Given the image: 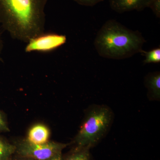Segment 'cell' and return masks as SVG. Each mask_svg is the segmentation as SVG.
I'll return each mask as SVG.
<instances>
[{
  "mask_svg": "<svg viewBox=\"0 0 160 160\" xmlns=\"http://www.w3.org/2000/svg\"><path fill=\"white\" fill-rule=\"evenodd\" d=\"M67 38L64 35L45 32L30 40L25 47L26 52H47L54 51L65 44Z\"/></svg>",
  "mask_w": 160,
  "mask_h": 160,
  "instance_id": "obj_5",
  "label": "cell"
},
{
  "mask_svg": "<svg viewBox=\"0 0 160 160\" xmlns=\"http://www.w3.org/2000/svg\"><path fill=\"white\" fill-rule=\"evenodd\" d=\"M145 84L148 90V96L149 98L151 100H159L160 72H155L147 74L145 78Z\"/></svg>",
  "mask_w": 160,
  "mask_h": 160,
  "instance_id": "obj_8",
  "label": "cell"
},
{
  "mask_svg": "<svg viewBox=\"0 0 160 160\" xmlns=\"http://www.w3.org/2000/svg\"><path fill=\"white\" fill-rule=\"evenodd\" d=\"M34 160L30 159H26V160Z\"/></svg>",
  "mask_w": 160,
  "mask_h": 160,
  "instance_id": "obj_17",
  "label": "cell"
},
{
  "mask_svg": "<svg viewBox=\"0 0 160 160\" xmlns=\"http://www.w3.org/2000/svg\"><path fill=\"white\" fill-rule=\"evenodd\" d=\"M49 131L47 127L42 124L35 125L29 130L27 141L32 144L41 145L48 142Z\"/></svg>",
  "mask_w": 160,
  "mask_h": 160,
  "instance_id": "obj_7",
  "label": "cell"
},
{
  "mask_svg": "<svg viewBox=\"0 0 160 160\" xmlns=\"http://www.w3.org/2000/svg\"><path fill=\"white\" fill-rule=\"evenodd\" d=\"M9 127L2 113L0 111V132H9Z\"/></svg>",
  "mask_w": 160,
  "mask_h": 160,
  "instance_id": "obj_14",
  "label": "cell"
},
{
  "mask_svg": "<svg viewBox=\"0 0 160 160\" xmlns=\"http://www.w3.org/2000/svg\"><path fill=\"white\" fill-rule=\"evenodd\" d=\"M146 42L140 32L133 31L111 19L104 23L98 32L94 46L102 57L122 60L142 53Z\"/></svg>",
  "mask_w": 160,
  "mask_h": 160,
  "instance_id": "obj_2",
  "label": "cell"
},
{
  "mask_svg": "<svg viewBox=\"0 0 160 160\" xmlns=\"http://www.w3.org/2000/svg\"><path fill=\"white\" fill-rule=\"evenodd\" d=\"M69 145L54 142L35 145L29 142L26 139L24 140L15 145L16 152L24 158L47 160L56 155L62 153L63 149Z\"/></svg>",
  "mask_w": 160,
  "mask_h": 160,
  "instance_id": "obj_4",
  "label": "cell"
},
{
  "mask_svg": "<svg viewBox=\"0 0 160 160\" xmlns=\"http://www.w3.org/2000/svg\"><path fill=\"white\" fill-rule=\"evenodd\" d=\"M141 53L145 57V59L144 61V63L145 64L160 62V47L151 49L149 51L143 50Z\"/></svg>",
  "mask_w": 160,
  "mask_h": 160,
  "instance_id": "obj_11",
  "label": "cell"
},
{
  "mask_svg": "<svg viewBox=\"0 0 160 160\" xmlns=\"http://www.w3.org/2000/svg\"><path fill=\"white\" fill-rule=\"evenodd\" d=\"M3 45L2 40V39L1 35H0V61H2V51L3 50Z\"/></svg>",
  "mask_w": 160,
  "mask_h": 160,
  "instance_id": "obj_16",
  "label": "cell"
},
{
  "mask_svg": "<svg viewBox=\"0 0 160 160\" xmlns=\"http://www.w3.org/2000/svg\"><path fill=\"white\" fill-rule=\"evenodd\" d=\"M47 160H63L62 153H59Z\"/></svg>",
  "mask_w": 160,
  "mask_h": 160,
  "instance_id": "obj_15",
  "label": "cell"
},
{
  "mask_svg": "<svg viewBox=\"0 0 160 160\" xmlns=\"http://www.w3.org/2000/svg\"><path fill=\"white\" fill-rule=\"evenodd\" d=\"M89 146H76L65 156L63 160H91Z\"/></svg>",
  "mask_w": 160,
  "mask_h": 160,
  "instance_id": "obj_9",
  "label": "cell"
},
{
  "mask_svg": "<svg viewBox=\"0 0 160 160\" xmlns=\"http://www.w3.org/2000/svg\"><path fill=\"white\" fill-rule=\"evenodd\" d=\"M148 8H150L155 15L160 18V0H151Z\"/></svg>",
  "mask_w": 160,
  "mask_h": 160,
  "instance_id": "obj_12",
  "label": "cell"
},
{
  "mask_svg": "<svg viewBox=\"0 0 160 160\" xmlns=\"http://www.w3.org/2000/svg\"><path fill=\"white\" fill-rule=\"evenodd\" d=\"M114 114L105 105H92L86 110L82 125L73 142L76 146L94 147L108 133Z\"/></svg>",
  "mask_w": 160,
  "mask_h": 160,
  "instance_id": "obj_3",
  "label": "cell"
},
{
  "mask_svg": "<svg viewBox=\"0 0 160 160\" xmlns=\"http://www.w3.org/2000/svg\"><path fill=\"white\" fill-rule=\"evenodd\" d=\"M151 0H109V5L112 10L118 13H124L136 10L142 11L148 8Z\"/></svg>",
  "mask_w": 160,
  "mask_h": 160,
  "instance_id": "obj_6",
  "label": "cell"
},
{
  "mask_svg": "<svg viewBox=\"0 0 160 160\" xmlns=\"http://www.w3.org/2000/svg\"><path fill=\"white\" fill-rule=\"evenodd\" d=\"M15 145L7 142L0 138V160H9L16 152Z\"/></svg>",
  "mask_w": 160,
  "mask_h": 160,
  "instance_id": "obj_10",
  "label": "cell"
},
{
  "mask_svg": "<svg viewBox=\"0 0 160 160\" xmlns=\"http://www.w3.org/2000/svg\"><path fill=\"white\" fill-rule=\"evenodd\" d=\"M73 1L82 6H93L105 0H73Z\"/></svg>",
  "mask_w": 160,
  "mask_h": 160,
  "instance_id": "obj_13",
  "label": "cell"
},
{
  "mask_svg": "<svg viewBox=\"0 0 160 160\" xmlns=\"http://www.w3.org/2000/svg\"><path fill=\"white\" fill-rule=\"evenodd\" d=\"M48 0H0V23L12 38L24 42L44 33Z\"/></svg>",
  "mask_w": 160,
  "mask_h": 160,
  "instance_id": "obj_1",
  "label": "cell"
}]
</instances>
